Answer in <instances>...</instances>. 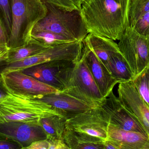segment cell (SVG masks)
<instances>
[{
	"label": "cell",
	"mask_w": 149,
	"mask_h": 149,
	"mask_svg": "<svg viewBox=\"0 0 149 149\" xmlns=\"http://www.w3.org/2000/svg\"><path fill=\"white\" fill-rule=\"evenodd\" d=\"M130 0H84L81 14L88 33L119 40L129 27Z\"/></svg>",
	"instance_id": "6da1fadb"
},
{
	"label": "cell",
	"mask_w": 149,
	"mask_h": 149,
	"mask_svg": "<svg viewBox=\"0 0 149 149\" xmlns=\"http://www.w3.org/2000/svg\"><path fill=\"white\" fill-rule=\"evenodd\" d=\"M56 115L66 116L59 109L32 96L9 92L0 100V123H39L42 118Z\"/></svg>",
	"instance_id": "7a4b0ae2"
},
{
	"label": "cell",
	"mask_w": 149,
	"mask_h": 149,
	"mask_svg": "<svg viewBox=\"0 0 149 149\" xmlns=\"http://www.w3.org/2000/svg\"><path fill=\"white\" fill-rule=\"evenodd\" d=\"M10 4L12 27L7 44L9 50L29 43L34 26L47 13L42 0H11Z\"/></svg>",
	"instance_id": "3957f363"
},
{
	"label": "cell",
	"mask_w": 149,
	"mask_h": 149,
	"mask_svg": "<svg viewBox=\"0 0 149 149\" xmlns=\"http://www.w3.org/2000/svg\"><path fill=\"white\" fill-rule=\"evenodd\" d=\"M46 15L34 26L32 33L49 31L74 41H83L88 32L79 10H67L42 0Z\"/></svg>",
	"instance_id": "277c9868"
},
{
	"label": "cell",
	"mask_w": 149,
	"mask_h": 149,
	"mask_svg": "<svg viewBox=\"0 0 149 149\" xmlns=\"http://www.w3.org/2000/svg\"><path fill=\"white\" fill-rule=\"evenodd\" d=\"M64 92L96 107L103 98L89 70L83 53L76 62L69 85Z\"/></svg>",
	"instance_id": "5b68a950"
},
{
	"label": "cell",
	"mask_w": 149,
	"mask_h": 149,
	"mask_svg": "<svg viewBox=\"0 0 149 149\" xmlns=\"http://www.w3.org/2000/svg\"><path fill=\"white\" fill-rule=\"evenodd\" d=\"M77 61L67 60L49 61L21 71L59 92H64L69 85Z\"/></svg>",
	"instance_id": "8992f818"
},
{
	"label": "cell",
	"mask_w": 149,
	"mask_h": 149,
	"mask_svg": "<svg viewBox=\"0 0 149 149\" xmlns=\"http://www.w3.org/2000/svg\"><path fill=\"white\" fill-rule=\"evenodd\" d=\"M83 47L82 41H74L49 47L37 54L24 59L8 63L3 72L21 71L38 64L55 60L77 61L81 57Z\"/></svg>",
	"instance_id": "52a82bcc"
},
{
	"label": "cell",
	"mask_w": 149,
	"mask_h": 149,
	"mask_svg": "<svg viewBox=\"0 0 149 149\" xmlns=\"http://www.w3.org/2000/svg\"><path fill=\"white\" fill-rule=\"evenodd\" d=\"M119 41L120 51L136 76L149 64V37L141 35L134 28L128 27Z\"/></svg>",
	"instance_id": "ba28073f"
},
{
	"label": "cell",
	"mask_w": 149,
	"mask_h": 149,
	"mask_svg": "<svg viewBox=\"0 0 149 149\" xmlns=\"http://www.w3.org/2000/svg\"><path fill=\"white\" fill-rule=\"evenodd\" d=\"M109 122L99 106L68 118L66 128L104 140L107 138Z\"/></svg>",
	"instance_id": "9c48e42d"
},
{
	"label": "cell",
	"mask_w": 149,
	"mask_h": 149,
	"mask_svg": "<svg viewBox=\"0 0 149 149\" xmlns=\"http://www.w3.org/2000/svg\"><path fill=\"white\" fill-rule=\"evenodd\" d=\"M98 106L101 109L109 124L123 130L148 134L143 127L123 106L113 91L107 97L102 100Z\"/></svg>",
	"instance_id": "30bf717a"
},
{
	"label": "cell",
	"mask_w": 149,
	"mask_h": 149,
	"mask_svg": "<svg viewBox=\"0 0 149 149\" xmlns=\"http://www.w3.org/2000/svg\"><path fill=\"white\" fill-rule=\"evenodd\" d=\"M1 75L6 88L12 93L36 97L59 92L21 71L4 72Z\"/></svg>",
	"instance_id": "8fae6325"
},
{
	"label": "cell",
	"mask_w": 149,
	"mask_h": 149,
	"mask_svg": "<svg viewBox=\"0 0 149 149\" xmlns=\"http://www.w3.org/2000/svg\"><path fill=\"white\" fill-rule=\"evenodd\" d=\"M118 99L134 116L149 136V106L140 95L132 81L119 83Z\"/></svg>",
	"instance_id": "7c38bea8"
},
{
	"label": "cell",
	"mask_w": 149,
	"mask_h": 149,
	"mask_svg": "<svg viewBox=\"0 0 149 149\" xmlns=\"http://www.w3.org/2000/svg\"><path fill=\"white\" fill-rule=\"evenodd\" d=\"M0 133L19 143L22 149L33 143L46 140L47 135L40 123L11 121L0 123Z\"/></svg>",
	"instance_id": "4fadbf2b"
},
{
	"label": "cell",
	"mask_w": 149,
	"mask_h": 149,
	"mask_svg": "<svg viewBox=\"0 0 149 149\" xmlns=\"http://www.w3.org/2000/svg\"><path fill=\"white\" fill-rule=\"evenodd\" d=\"M82 53L89 70L103 98L108 97L118 81L112 76L104 64L83 42Z\"/></svg>",
	"instance_id": "5bb4252c"
},
{
	"label": "cell",
	"mask_w": 149,
	"mask_h": 149,
	"mask_svg": "<svg viewBox=\"0 0 149 149\" xmlns=\"http://www.w3.org/2000/svg\"><path fill=\"white\" fill-rule=\"evenodd\" d=\"M36 98L65 113L67 119L94 108L65 92L59 91Z\"/></svg>",
	"instance_id": "9a60e30c"
},
{
	"label": "cell",
	"mask_w": 149,
	"mask_h": 149,
	"mask_svg": "<svg viewBox=\"0 0 149 149\" xmlns=\"http://www.w3.org/2000/svg\"><path fill=\"white\" fill-rule=\"evenodd\" d=\"M107 139L118 142L122 149H149V136L135 131L123 130L109 124Z\"/></svg>",
	"instance_id": "2e32d148"
},
{
	"label": "cell",
	"mask_w": 149,
	"mask_h": 149,
	"mask_svg": "<svg viewBox=\"0 0 149 149\" xmlns=\"http://www.w3.org/2000/svg\"><path fill=\"white\" fill-rule=\"evenodd\" d=\"M83 42L104 64L112 54L120 52L119 45L114 40L92 33H88Z\"/></svg>",
	"instance_id": "e0dca14e"
},
{
	"label": "cell",
	"mask_w": 149,
	"mask_h": 149,
	"mask_svg": "<svg viewBox=\"0 0 149 149\" xmlns=\"http://www.w3.org/2000/svg\"><path fill=\"white\" fill-rule=\"evenodd\" d=\"M63 140L69 149H104V140L67 128Z\"/></svg>",
	"instance_id": "ac0fdd59"
},
{
	"label": "cell",
	"mask_w": 149,
	"mask_h": 149,
	"mask_svg": "<svg viewBox=\"0 0 149 149\" xmlns=\"http://www.w3.org/2000/svg\"><path fill=\"white\" fill-rule=\"evenodd\" d=\"M104 65L119 83L132 81L134 78L130 66L120 51L112 54Z\"/></svg>",
	"instance_id": "d6986e66"
},
{
	"label": "cell",
	"mask_w": 149,
	"mask_h": 149,
	"mask_svg": "<svg viewBox=\"0 0 149 149\" xmlns=\"http://www.w3.org/2000/svg\"><path fill=\"white\" fill-rule=\"evenodd\" d=\"M67 119L66 115H56L42 118L40 122L47 137L63 140Z\"/></svg>",
	"instance_id": "ffe728a7"
},
{
	"label": "cell",
	"mask_w": 149,
	"mask_h": 149,
	"mask_svg": "<svg viewBox=\"0 0 149 149\" xmlns=\"http://www.w3.org/2000/svg\"><path fill=\"white\" fill-rule=\"evenodd\" d=\"M47 48L49 47L31 39L29 43L22 46L9 50L7 62L12 63L22 60L37 54Z\"/></svg>",
	"instance_id": "44dd1931"
},
{
	"label": "cell",
	"mask_w": 149,
	"mask_h": 149,
	"mask_svg": "<svg viewBox=\"0 0 149 149\" xmlns=\"http://www.w3.org/2000/svg\"><path fill=\"white\" fill-rule=\"evenodd\" d=\"M31 39L47 47L76 41L56 33L45 31L32 33Z\"/></svg>",
	"instance_id": "7402d4cb"
},
{
	"label": "cell",
	"mask_w": 149,
	"mask_h": 149,
	"mask_svg": "<svg viewBox=\"0 0 149 149\" xmlns=\"http://www.w3.org/2000/svg\"><path fill=\"white\" fill-rule=\"evenodd\" d=\"M149 11V0H130L129 27L133 28L137 21Z\"/></svg>",
	"instance_id": "603a6c76"
},
{
	"label": "cell",
	"mask_w": 149,
	"mask_h": 149,
	"mask_svg": "<svg viewBox=\"0 0 149 149\" xmlns=\"http://www.w3.org/2000/svg\"><path fill=\"white\" fill-rule=\"evenodd\" d=\"M136 90L149 106V64L132 80Z\"/></svg>",
	"instance_id": "cb8c5ba5"
},
{
	"label": "cell",
	"mask_w": 149,
	"mask_h": 149,
	"mask_svg": "<svg viewBox=\"0 0 149 149\" xmlns=\"http://www.w3.org/2000/svg\"><path fill=\"white\" fill-rule=\"evenodd\" d=\"M11 0H0V16L9 38L12 27Z\"/></svg>",
	"instance_id": "d4e9b609"
},
{
	"label": "cell",
	"mask_w": 149,
	"mask_h": 149,
	"mask_svg": "<svg viewBox=\"0 0 149 149\" xmlns=\"http://www.w3.org/2000/svg\"><path fill=\"white\" fill-rule=\"evenodd\" d=\"M133 28L141 35L149 37V11L137 21Z\"/></svg>",
	"instance_id": "484cf974"
},
{
	"label": "cell",
	"mask_w": 149,
	"mask_h": 149,
	"mask_svg": "<svg viewBox=\"0 0 149 149\" xmlns=\"http://www.w3.org/2000/svg\"><path fill=\"white\" fill-rule=\"evenodd\" d=\"M0 149H22L16 141L0 133Z\"/></svg>",
	"instance_id": "4316f807"
},
{
	"label": "cell",
	"mask_w": 149,
	"mask_h": 149,
	"mask_svg": "<svg viewBox=\"0 0 149 149\" xmlns=\"http://www.w3.org/2000/svg\"><path fill=\"white\" fill-rule=\"evenodd\" d=\"M61 8L67 10H79L72 0H46Z\"/></svg>",
	"instance_id": "83f0119b"
},
{
	"label": "cell",
	"mask_w": 149,
	"mask_h": 149,
	"mask_svg": "<svg viewBox=\"0 0 149 149\" xmlns=\"http://www.w3.org/2000/svg\"><path fill=\"white\" fill-rule=\"evenodd\" d=\"M49 143V149H68L69 147L66 145L63 140L54 139L47 137Z\"/></svg>",
	"instance_id": "f1b7e54d"
},
{
	"label": "cell",
	"mask_w": 149,
	"mask_h": 149,
	"mask_svg": "<svg viewBox=\"0 0 149 149\" xmlns=\"http://www.w3.org/2000/svg\"><path fill=\"white\" fill-rule=\"evenodd\" d=\"M8 39L9 36H8L2 20L0 16V46H7Z\"/></svg>",
	"instance_id": "f546056e"
},
{
	"label": "cell",
	"mask_w": 149,
	"mask_h": 149,
	"mask_svg": "<svg viewBox=\"0 0 149 149\" xmlns=\"http://www.w3.org/2000/svg\"><path fill=\"white\" fill-rule=\"evenodd\" d=\"M49 143L47 139L33 143L27 149H49Z\"/></svg>",
	"instance_id": "4dcf8cb0"
},
{
	"label": "cell",
	"mask_w": 149,
	"mask_h": 149,
	"mask_svg": "<svg viewBox=\"0 0 149 149\" xmlns=\"http://www.w3.org/2000/svg\"><path fill=\"white\" fill-rule=\"evenodd\" d=\"M104 147L105 149H122L120 145L118 142L109 139L104 141Z\"/></svg>",
	"instance_id": "1f68e13d"
},
{
	"label": "cell",
	"mask_w": 149,
	"mask_h": 149,
	"mask_svg": "<svg viewBox=\"0 0 149 149\" xmlns=\"http://www.w3.org/2000/svg\"><path fill=\"white\" fill-rule=\"evenodd\" d=\"M9 93L7 88L5 87L1 75L0 74V100L5 97Z\"/></svg>",
	"instance_id": "d6a6232c"
},
{
	"label": "cell",
	"mask_w": 149,
	"mask_h": 149,
	"mask_svg": "<svg viewBox=\"0 0 149 149\" xmlns=\"http://www.w3.org/2000/svg\"><path fill=\"white\" fill-rule=\"evenodd\" d=\"M9 50L7 46H0V59H7Z\"/></svg>",
	"instance_id": "836d02e7"
},
{
	"label": "cell",
	"mask_w": 149,
	"mask_h": 149,
	"mask_svg": "<svg viewBox=\"0 0 149 149\" xmlns=\"http://www.w3.org/2000/svg\"><path fill=\"white\" fill-rule=\"evenodd\" d=\"M8 62L7 59H0V74L4 71L8 65Z\"/></svg>",
	"instance_id": "e575fe53"
},
{
	"label": "cell",
	"mask_w": 149,
	"mask_h": 149,
	"mask_svg": "<svg viewBox=\"0 0 149 149\" xmlns=\"http://www.w3.org/2000/svg\"><path fill=\"white\" fill-rule=\"evenodd\" d=\"M73 2L74 3V4H75L77 8L79 9V10L80 9L81 5V3L83 2L84 0H72Z\"/></svg>",
	"instance_id": "d590c367"
}]
</instances>
